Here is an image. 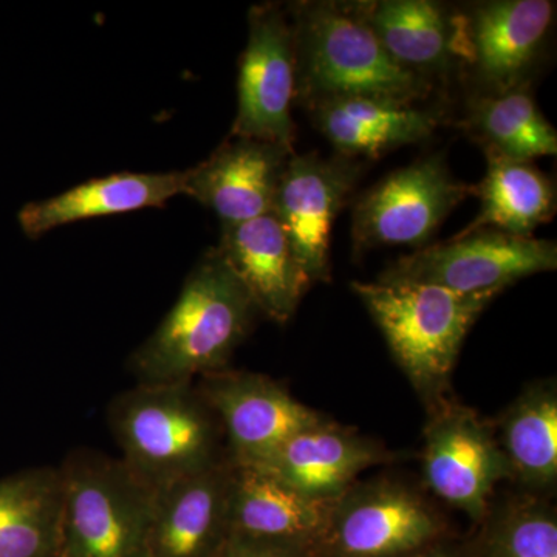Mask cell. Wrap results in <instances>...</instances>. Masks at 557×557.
I'll return each instance as SVG.
<instances>
[{
    "mask_svg": "<svg viewBox=\"0 0 557 557\" xmlns=\"http://www.w3.org/2000/svg\"><path fill=\"white\" fill-rule=\"evenodd\" d=\"M296 58V100L307 110L339 98L418 104L434 94L399 67L354 2L306 0L287 7Z\"/></svg>",
    "mask_w": 557,
    "mask_h": 557,
    "instance_id": "cell-1",
    "label": "cell"
},
{
    "mask_svg": "<svg viewBox=\"0 0 557 557\" xmlns=\"http://www.w3.org/2000/svg\"><path fill=\"white\" fill-rule=\"evenodd\" d=\"M259 314L239 277L211 248L190 271L170 313L132 354L131 373L137 384H168L230 368Z\"/></svg>",
    "mask_w": 557,
    "mask_h": 557,
    "instance_id": "cell-2",
    "label": "cell"
},
{
    "mask_svg": "<svg viewBox=\"0 0 557 557\" xmlns=\"http://www.w3.org/2000/svg\"><path fill=\"white\" fill-rule=\"evenodd\" d=\"M108 423L120 460L153 491L228 460L222 424L196 381L135 384L112 399Z\"/></svg>",
    "mask_w": 557,
    "mask_h": 557,
    "instance_id": "cell-3",
    "label": "cell"
},
{
    "mask_svg": "<svg viewBox=\"0 0 557 557\" xmlns=\"http://www.w3.org/2000/svg\"><path fill=\"white\" fill-rule=\"evenodd\" d=\"M424 408L450 397L469 330L502 293H463L421 284L351 282Z\"/></svg>",
    "mask_w": 557,
    "mask_h": 557,
    "instance_id": "cell-4",
    "label": "cell"
},
{
    "mask_svg": "<svg viewBox=\"0 0 557 557\" xmlns=\"http://www.w3.org/2000/svg\"><path fill=\"white\" fill-rule=\"evenodd\" d=\"M62 534L58 557H149L156 491L120 460L75 449L60 467Z\"/></svg>",
    "mask_w": 557,
    "mask_h": 557,
    "instance_id": "cell-5",
    "label": "cell"
},
{
    "mask_svg": "<svg viewBox=\"0 0 557 557\" xmlns=\"http://www.w3.org/2000/svg\"><path fill=\"white\" fill-rule=\"evenodd\" d=\"M450 534L420 487L392 475L358 480L330 502L313 557H406Z\"/></svg>",
    "mask_w": 557,
    "mask_h": 557,
    "instance_id": "cell-6",
    "label": "cell"
},
{
    "mask_svg": "<svg viewBox=\"0 0 557 557\" xmlns=\"http://www.w3.org/2000/svg\"><path fill=\"white\" fill-rule=\"evenodd\" d=\"M549 0H486L456 7L454 58L471 95L530 87L555 25Z\"/></svg>",
    "mask_w": 557,
    "mask_h": 557,
    "instance_id": "cell-7",
    "label": "cell"
},
{
    "mask_svg": "<svg viewBox=\"0 0 557 557\" xmlns=\"http://www.w3.org/2000/svg\"><path fill=\"white\" fill-rule=\"evenodd\" d=\"M556 269V242L480 230L403 256L376 282L435 285L474 295L504 293L520 278Z\"/></svg>",
    "mask_w": 557,
    "mask_h": 557,
    "instance_id": "cell-8",
    "label": "cell"
},
{
    "mask_svg": "<svg viewBox=\"0 0 557 557\" xmlns=\"http://www.w3.org/2000/svg\"><path fill=\"white\" fill-rule=\"evenodd\" d=\"M474 186L454 177L443 153H432L391 172L355 201V251L384 247H428L440 225Z\"/></svg>",
    "mask_w": 557,
    "mask_h": 557,
    "instance_id": "cell-9",
    "label": "cell"
},
{
    "mask_svg": "<svg viewBox=\"0 0 557 557\" xmlns=\"http://www.w3.org/2000/svg\"><path fill=\"white\" fill-rule=\"evenodd\" d=\"M421 471L429 493L449 507L482 522L497 486L509 480L493 421L456 398L426 409Z\"/></svg>",
    "mask_w": 557,
    "mask_h": 557,
    "instance_id": "cell-10",
    "label": "cell"
},
{
    "mask_svg": "<svg viewBox=\"0 0 557 557\" xmlns=\"http://www.w3.org/2000/svg\"><path fill=\"white\" fill-rule=\"evenodd\" d=\"M196 384L222 424L236 467H263L289 438L329 418L263 373L226 368Z\"/></svg>",
    "mask_w": 557,
    "mask_h": 557,
    "instance_id": "cell-11",
    "label": "cell"
},
{
    "mask_svg": "<svg viewBox=\"0 0 557 557\" xmlns=\"http://www.w3.org/2000/svg\"><path fill=\"white\" fill-rule=\"evenodd\" d=\"M295 100V40L287 10L271 2L251 7L231 137L259 139L293 149Z\"/></svg>",
    "mask_w": 557,
    "mask_h": 557,
    "instance_id": "cell-12",
    "label": "cell"
},
{
    "mask_svg": "<svg viewBox=\"0 0 557 557\" xmlns=\"http://www.w3.org/2000/svg\"><path fill=\"white\" fill-rule=\"evenodd\" d=\"M368 161L351 157L292 153L274 199L273 212L284 226L311 284L330 282L333 223L350 199Z\"/></svg>",
    "mask_w": 557,
    "mask_h": 557,
    "instance_id": "cell-13",
    "label": "cell"
},
{
    "mask_svg": "<svg viewBox=\"0 0 557 557\" xmlns=\"http://www.w3.org/2000/svg\"><path fill=\"white\" fill-rule=\"evenodd\" d=\"M293 152L274 143L231 137L209 159L183 171V194L215 212L222 226L269 214Z\"/></svg>",
    "mask_w": 557,
    "mask_h": 557,
    "instance_id": "cell-14",
    "label": "cell"
},
{
    "mask_svg": "<svg viewBox=\"0 0 557 557\" xmlns=\"http://www.w3.org/2000/svg\"><path fill=\"white\" fill-rule=\"evenodd\" d=\"M399 458L401 454L383 443L325 418L289 438L269 463L259 468L306 496L330 502L357 483L362 472Z\"/></svg>",
    "mask_w": 557,
    "mask_h": 557,
    "instance_id": "cell-15",
    "label": "cell"
},
{
    "mask_svg": "<svg viewBox=\"0 0 557 557\" xmlns=\"http://www.w3.org/2000/svg\"><path fill=\"white\" fill-rule=\"evenodd\" d=\"M218 251L262 317L285 324L311 287L295 248L274 212L222 226Z\"/></svg>",
    "mask_w": 557,
    "mask_h": 557,
    "instance_id": "cell-16",
    "label": "cell"
},
{
    "mask_svg": "<svg viewBox=\"0 0 557 557\" xmlns=\"http://www.w3.org/2000/svg\"><path fill=\"white\" fill-rule=\"evenodd\" d=\"M233 463L156 491L149 557H215L230 537Z\"/></svg>",
    "mask_w": 557,
    "mask_h": 557,
    "instance_id": "cell-17",
    "label": "cell"
},
{
    "mask_svg": "<svg viewBox=\"0 0 557 557\" xmlns=\"http://www.w3.org/2000/svg\"><path fill=\"white\" fill-rule=\"evenodd\" d=\"M359 16L399 67L432 87L457 76L454 58L456 7L432 0H359Z\"/></svg>",
    "mask_w": 557,
    "mask_h": 557,
    "instance_id": "cell-18",
    "label": "cell"
},
{
    "mask_svg": "<svg viewBox=\"0 0 557 557\" xmlns=\"http://www.w3.org/2000/svg\"><path fill=\"white\" fill-rule=\"evenodd\" d=\"M330 502L306 496L267 469L233 465L230 536L293 545L313 556Z\"/></svg>",
    "mask_w": 557,
    "mask_h": 557,
    "instance_id": "cell-19",
    "label": "cell"
},
{
    "mask_svg": "<svg viewBox=\"0 0 557 557\" xmlns=\"http://www.w3.org/2000/svg\"><path fill=\"white\" fill-rule=\"evenodd\" d=\"M318 131L332 143L336 153L351 159H380L388 150L426 141L442 121L440 113L418 104L339 98L310 110Z\"/></svg>",
    "mask_w": 557,
    "mask_h": 557,
    "instance_id": "cell-20",
    "label": "cell"
},
{
    "mask_svg": "<svg viewBox=\"0 0 557 557\" xmlns=\"http://www.w3.org/2000/svg\"><path fill=\"white\" fill-rule=\"evenodd\" d=\"M183 194V171L161 174H113L94 178L60 196L33 201L21 209L20 225L32 239L69 223L138 209L164 207Z\"/></svg>",
    "mask_w": 557,
    "mask_h": 557,
    "instance_id": "cell-21",
    "label": "cell"
},
{
    "mask_svg": "<svg viewBox=\"0 0 557 557\" xmlns=\"http://www.w3.org/2000/svg\"><path fill=\"white\" fill-rule=\"evenodd\" d=\"M509 482L520 493L552 498L557 483V384L555 379L528 384L493 421Z\"/></svg>",
    "mask_w": 557,
    "mask_h": 557,
    "instance_id": "cell-22",
    "label": "cell"
},
{
    "mask_svg": "<svg viewBox=\"0 0 557 557\" xmlns=\"http://www.w3.org/2000/svg\"><path fill=\"white\" fill-rule=\"evenodd\" d=\"M61 534L60 467L0 479V557H58Z\"/></svg>",
    "mask_w": 557,
    "mask_h": 557,
    "instance_id": "cell-23",
    "label": "cell"
},
{
    "mask_svg": "<svg viewBox=\"0 0 557 557\" xmlns=\"http://www.w3.org/2000/svg\"><path fill=\"white\" fill-rule=\"evenodd\" d=\"M486 174L474 186L480 211L456 236L480 230H496L519 237H533L537 226L556 214V186L531 161L486 156Z\"/></svg>",
    "mask_w": 557,
    "mask_h": 557,
    "instance_id": "cell-24",
    "label": "cell"
},
{
    "mask_svg": "<svg viewBox=\"0 0 557 557\" xmlns=\"http://www.w3.org/2000/svg\"><path fill=\"white\" fill-rule=\"evenodd\" d=\"M458 127L485 156L531 161L557 153V134L534 101L531 87L502 95H471Z\"/></svg>",
    "mask_w": 557,
    "mask_h": 557,
    "instance_id": "cell-25",
    "label": "cell"
},
{
    "mask_svg": "<svg viewBox=\"0 0 557 557\" xmlns=\"http://www.w3.org/2000/svg\"><path fill=\"white\" fill-rule=\"evenodd\" d=\"M471 547L475 557H557V512L552 498L512 494L491 504Z\"/></svg>",
    "mask_w": 557,
    "mask_h": 557,
    "instance_id": "cell-26",
    "label": "cell"
},
{
    "mask_svg": "<svg viewBox=\"0 0 557 557\" xmlns=\"http://www.w3.org/2000/svg\"><path fill=\"white\" fill-rule=\"evenodd\" d=\"M215 557H313L307 549L260 539L230 536Z\"/></svg>",
    "mask_w": 557,
    "mask_h": 557,
    "instance_id": "cell-27",
    "label": "cell"
},
{
    "mask_svg": "<svg viewBox=\"0 0 557 557\" xmlns=\"http://www.w3.org/2000/svg\"><path fill=\"white\" fill-rule=\"evenodd\" d=\"M406 557H475V555L471 542L458 539L456 534H450V536L418 549V552Z\"/></svg>",
    "mask_w": 557,
    "mask_h": 557,
    "instance_id": "cell-28",
    "label": "cell"
}]
</instances>
